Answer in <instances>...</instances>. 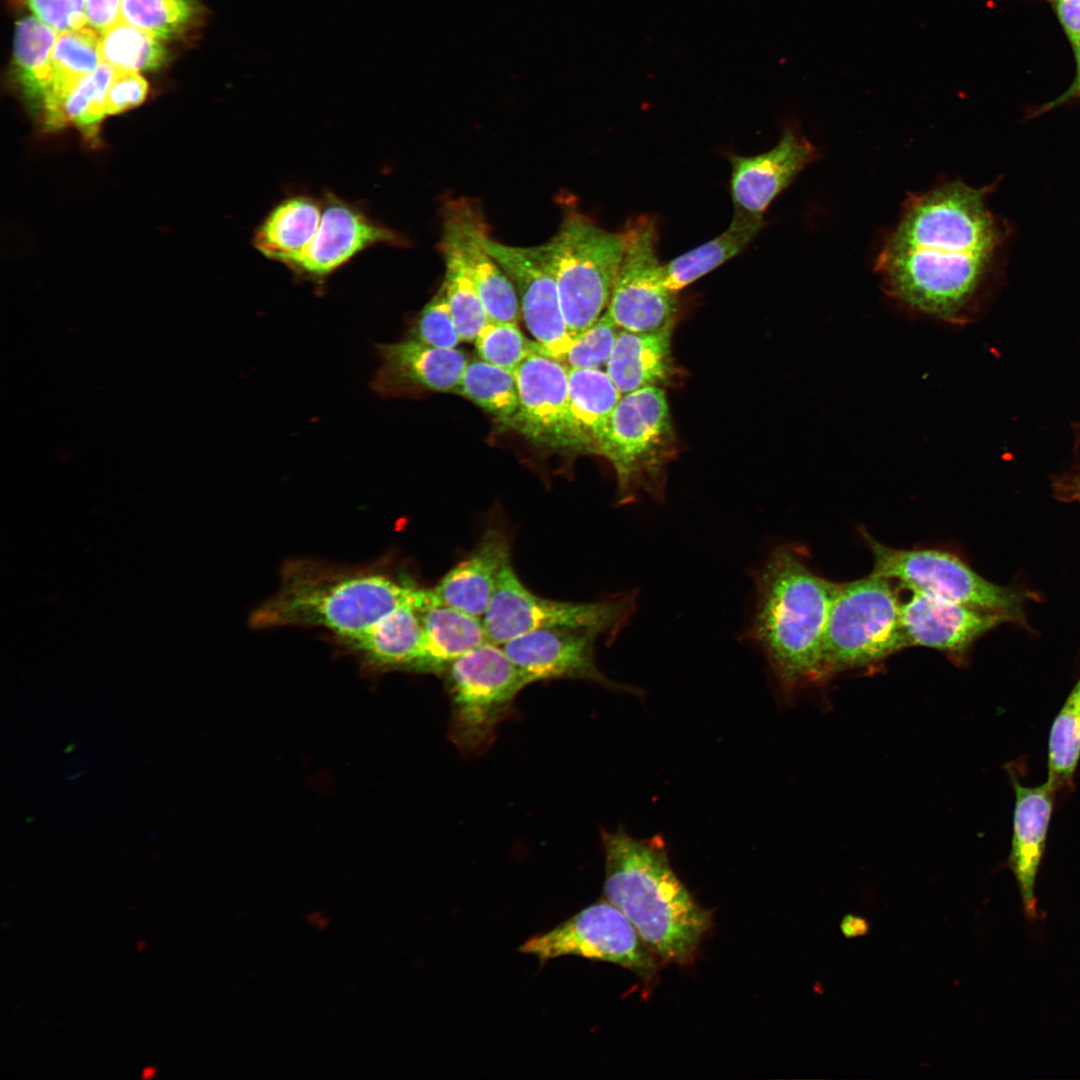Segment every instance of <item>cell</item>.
<instances>
[{
    "mask_svg": "<svg viewBox=\"0 0 1080 1080\" xmlns=\"http://www.w3.org/2000/svg\"><path fill=\"white\" fill-rule=\"evenodd\" d=\"M989 192L955 181L906 200L876 261L891 297L943 321L961 320L1003 241L986 205Z\"/></svg>",
    "mask_w": 1080,
    "mask_h": 1080,
    "instance_id": "cell-1",
    "label": "cell"
},
{
    "mask_svg": "<svg viewBox=\"0 0 1080 1080\" xmlns=\"http://www.w3.org/2000/svg\"><path fill=\"white\" fill-rule=\"evenodd\" d=\"M603 893L633 924L664 963L688 965L712 925L673 870L664 839L635 838L624 830L602 831Z\"/></svg>",
    "mask_w": 1080,
    "mask_h": 1080,
    "instance_id": "cell-2",
    "label": "cell"
},
{
    "mask_svg": "<svg viewBox=\"0 0 1080 1080\" xmlns=\"http://www.w3.org/2000/svg\"><path fill=\"white\" fill-rule=\"evenodd\" d=\"M753 579L754 609L744 639L762 651L786 692L821 682L824 633L838 583L812 571L792 545L775 548Z\"/></svg>",
    "mask_w": 1080,
    "mask_h": 1080,
    "instance_id": "cell-3",
    "label": "cell"
},
{
    "mask_svg": "<svg viewBox=\"0 0 1080 1080\" xmlns=\"http://www.w3.org/2000/svg\"><path fill=\"white\" fill-rule=\"evenodd\" d=\"M425 589L376 570L349 569L313 560H293L278 591L252 615L257 628L284 625L326 628L353 642Z\"/></svg>",
    "mask_w": 1080,
    "mask_h": 1080,
    "instance_id": "cell-4",
    "label": "cell"
},
{
    "mask_svg": "<svg viewBox=\"0 0 1080 1080\" xmlns=\"http://www.w3.org/2000/svg\"><path fill=\"white\" fill-rule=\"evenodd\" d=\"M892 580L874 574L838 583L822 646L820 681L873 666L908 648Z\"/></svg>",
    "mask_w": 1080,
    "mask_h": 1080,
    "instance_id": "cell-5",
    "label": "cell"
},
{
    "mask_svg": "<svg viewBox=\"0 0 1080 1080\" xmlns=\"http://www.w3.org/2000/svg\"><path fill=\"white\" fill-rule=\"evenodd\" d=\"M544 244L563 316L575 340L608 306L623 258V235L603 229L578 211H570Z\"/></svg>",
    "mask_w": 1080,
    "mask_h": 1080,
    "instance_id": "cell-6",
    "label": "cell"
},
{
    "mask_svg": "<svg viewBox=\"0 0 1080 1080\" xmlns=\"http://www.w3.org/2000/svg\"><path fill=\"white\" fill-rule=\"evenodd\" d=\"M674 431L662 387H647L622 395L602 436L599 454L613 466L619 503L642 492L662 496L664 468L672 456Z\"/></svg>",
    "mask_w": 1080,
    "mask_h": 1080,
    "instance_id": "cell-7",
    "label": "cell"
},
{
    "mask_svg": "<svg viewBox=\"0 0 1080 1080\" xmlns=\"http://www.w3.org/2000/svg\"><path fill=\"white\" fill-rule=\"evenodd\" d=\"M443 674L451 700L449 738L463 753L479 754L528 684L502 645L491 641L457 658Z\"/></svg>",
    "mask_w": 1080,
    "mask_h": 1080,
    "instance_id": "cell-8",
    "label": "cell"
},
{
    "mask_svg": "<svg viewBox=\"0 0 1080 1080\" xmlns=\"http://www.w3.org/2000/svg\"><path fill=\"white\" fill-rule=\"evenodd\" d=\"M635 592L596 602H568L540 597L519 579L512 564L502 571L482 617L489 641L503 645L537 629L589 630L613 639L636 610Z\"/></svg>",
    "mask_w": 1080,
    "mask_h": 1080,
    "instance_id": "cell-9",
    "label": "cell"
},
{
    "mask_svg": "<svg viewBox=\"0 0 1080 1080\" xmlns=\"http://www.w3.org/2000/svg\"><path fill=\"white\" fill-rule=\"evenodd\" d=\"M873 557L872 573L921 592L975 609L1009 615L1024 623L1026 593L1000 586L976 573L954 554L937 549L886 546L862 529Z\"/></svg>",
    "mask_w": 1080,
    "mask_h": 1080,
    "instance_id": "cell-10",
    "label": "cell"
},
{
    "mask_svg": "<svg viewBox=\"0 0 1080 1080\" xmlns=\"http://www.w3.org/2000/svg\"><path fill=\"white\" fill-rule=\"evenodd\" d=\"M541 961L578 956L629 969L643 980L656 975L660 958L629 919L605 899L593 903L553 929L531 937L519 948Z\"/></svg>",
    "mask_w": 1080,
    "mask_h": 1080,
    "instance_id": "cell-11",
    "label": "cell"
},
{
    "mask_svg": "<svg viewBox=\"0 0 1080 1080\" xmlns=\"http://www.w3.org/2000/svg\"><path fill=\"white\" fill-rule=\"evenodd\" d=\"M624 251L606 312L618 328L632 332L672 329L676 292L663 278L658 258L659 230L655 216L629 219L622 231Z\"/></svg>",
    "mask_w": 1080,
    "mask_h": 1080,
    "instance_id": "cell-12",
    "label": "cell"
},
{
    "mask_svg": "<svg viewBox=\"0 0 1080 1080\" xmlns=\"http://www.w3.org/2000/svg\"><path fill=\"white\" fill-rule=\"evenodd\" d=\"M514 375L519 394L515 430L552 449L595 453L573 417L568 368L560 360L536 351L521 363Z\"/></svg>",
    "mask_w": 1080,
    "mask_h": 1080,
    "instance_id": "cell-13",
    "label": "cell"
},
{
    "mask_svg": "<svg viewBox=\"0 0 1080 1080\" xmlns=\"http://www.w3.org/2000/svg\"><path fill=\"white\" fill-rule=\"evenodd\" d=\"M486 245L514 286L530 334L543 353L560 360L574 339L563 316L545 244L521 247L488 237Z\"/></svg>",
    "mask_w": 1080,
    "mask_h": 1080,
    "instance_id": "cell-14",
    "label": "cell"
},
{
    "mask_svg": "<svg viewBox=\"0 0 1080 1080\" xmlns=\"http://www.w3.org/2000/svg\"><path fill=\"white\" fill-rule=\"evenodd\" d=\"M441 216V236L459 250L489 321L517 323L521 315L517 293L487 248L488 224L479 202L467 197L450 199L443 205Z\"/></svg>",
    "mask_w": 1080,
    "mask_h": 1080,
    "instance_id": "cell-15",
    "label": "cell"
},
{
    "mask_svg": "<svg viewBox=\"0 0 1080 1080\" xmlns=\"http://www.w3.org/2000/svg\"><path fill=\"white\" fill-rule=\"evenodd\" d=\"M321 201L318 229L301 257L289 268L297 277L320 284L364 249L380 243L406 244L399 233L332 193H326Z\"/></svg>",
    "mask_w": 1080,
    "mask_h": 1080,
    "instance_id": "cell-16",
    "label": "cell"
},
{
    "mask_svg": "<svg viewBox=\"0 0 1080 1080\" xmlns=\"http://www.w3.org/2000/svg\"><path fill=\"white\" fill-rule=\"evenodd\" d=\"M598 636L589 630L537 629L509 640L502 647L527 684L552 679H580L616 690L635 692L631 687L613 682L597 667L594 643Z\"/></svg>",
    "mask_w": 1080,
    "mask_h": 1080,
    "instance_id": "cell-17",
    "label": "cell"
},
{
    "mask_svg": "<svg viewBox=\"0 0 1080 1080\" xmlns=\"http://www.w3.org/2000/svg\"><path fill=\"white\" fill-rule=\"evenodd\" d=\"M900 618L908 647L932 648L959 660L979 637L1002 623L1015 622L1006 614L916 591L901 603Z\"/></svg>",
    "mask_w": 1080,
    "mask_h": 1080,
    "instance_id": "cell-18",
    "label": "cell"
},
{
    "mask_svg": "<svg viewBox=\"0 0 1080 1080\" xmlns=\"http://www.w3.org/2000/svg\"><path fill=\"white\" fill-rule=\"evenodd\" d=\"M380 365L372 388L385 397L454 392L468 364L456 348H438L414 338L376 346Z\"/></svg>",
    "mask_w": 1080,
    "mask_h": 1080,
    "instance_id": "cell-19",
    "label": "cell"
},
{
    "mask_svg": "<svg viewBox=\"0 0 1080 1080\" xmlns=\"http://www.w3.org/2000/svg\"><path fill=\"white\" fill-rule=\"evenodd\" d=\"M816 156V148L791 128L766 152L753 156L730 154V191L735 209L763 217L772 201Z\"/></svg>",
    "mask_w": 1080,
    "mask_h": 1080,
    "instance_id": "cell-20",
    "label": "cell"
},
{
    "mask_svg": "<svg viewBox=\"0 0 1080 1080\" xmlns=\"http://www.w3.org/2000/svg\"><path fill=\"white\" fill-rule=\"evenodd\" d=\"M1015 793L1013 833L1007 866L1012 871L1029 921L1039 919L1035 883L1044 856L1055 789L1048 781L1035 787L1022 785L1010 773Z\"/></svg>",
    "mask_w": 1080,
    "mask_h": 1080,
    "instance_id": "cell-21",
    "label": "cell"
},
{
    "mask_svg": "<svg viewBox=\"0 0 1080 1080\" xmlns=\"http://www.w3.org/2000/svg\"><path fill=\"white\" fill-rule=\"evenodd\" d=\"M509 563V537L504 530L489 527L472 552L453 566L433 591L442 603L482 618Z\"/></svg>",
    "mask_w": 1080,
    "mask_h": 1080,
    "instance_id": "cell-22",
    "label": "cell"
},
{
    "mask_svg": "<svg viewBox=\"0 0 1080 1080\" xmlns=\"http://www.w3.org/2000/svg\"><path fill=\"white\" fill-rule=\"evenodd\" d=\"M672 329L632 332L620 329L606 373L625 395L647 387H661L672 376Z\"/></svg>",
    "mask_w": 1080,
    "mask_h": 1080,
    "instance_id": "cell-23",
    "label": "cell"
},
{
    "mask_svg": "<svg viewBox=\"0 0 1080 1080\" xmlns=\"http://www.w3.org/2000/svg\"><path fill=\"white\" fill-rule=\"evenodd\" d=\"M423 643L411 671L443 674L457 658L489 641L482 618L437 600L420 609Z\"/></svg>",
    "mask_w": 1080,
    "mask_h": 1080,
    "instance_id": "cell-24",
    "label": "cell"
},
{
    "mask_svg": "<svg viewBox=\"0 0 1080 1080\" xmlns=\"http://www.w3.org/2000/svg\"><path fill=\"white\" fill-rule=\"evenodd\" d=\"M437 599L433 589H426L420 599L399 606L351 643L375 666L411 670L423 643L420 609Z\"/></svg>",
    "mask_w": 1080,
    "mask_h": 1080,
    "instance_id": "cell-25",
    "label": "cell"
},
{
    "mask_svg": "<svg viewBox=\"0 0 1080 1080\" xmlns=\"http://www.w3.org/2000/svg\"><path fill=\"white\" fill-rule=\"evenodd\" d=\"M322 201L295 195L281 201L257 227L253 243L265 257L289 269L301 257L315 235Z\"/></svg>",
    "mask_w": 1080,
    "mask_h": 1080,
    "instance_id": "cell-26",
    "label": "cell"
},
{
    "mask_svg": "<svg viewBox=\"0 0 1080 1080\" xmlns=\"http://www.w3.org/2000/svg\"><path fill=\"white\" fill-rule=\"evenodd\" d=\"M763 226V217L735 209L719 236L662 264L666 286L678 292L742 252Z\"/></svg>",
    "mask_w": 1080,
    "mask_h": 1080,
    "instance_id": "cell-27",
    "label": "cell"
},
{
    "mask_svg": "<svg viewBox=\"0 0 1080 1080\" xmlns=\"http://www.w3.org/2000/svg\"><path fill=\"white\" fill-rule=\"evenodd\" d=\"M57 36L35 16L22 18L15 28L13 75L24 94L41 106L51 83V53Z\"/></svg>",
    "mask_w": 1080,
    "mask_h": 1080,
    "instance_id": "cell-28",
    "label": "cell"
},
{
    "mask_svg": "<svg viewBox=\"0 0 1080 1080\" xmlns=\"http://www.w3.org/2000/svg\"><path fill=\"white\" fill-rule=\"evenodd\" d=\"M100 33L90 27L59 33L51 53V83L44 98V114L100 64Z\"/></svg>",
    "mask_w": 1080,
    "mask_h": 1080,
    "instance_id": "cell-29",
    "label": "cell"
},
{
    "mask_svg": "<svg viewBox=\"0 0 1080 1080\" xmlns=\"http://www.w3.org/2000/svg\"><path fill=\"white\" fill-rule=\"evenodd\" d=\"M568 395L574 419L593 445L595 454H599L606 424L621 393L606 371L568 369Z\"/></svg>",
    "mask_w": 1080,
    "mask_h": 1080,
    "instance_id": "cell-30",
    "label": "cell"
},
{
    "mask_svg": "<svg viewBox=\"0 0 1080 1080\" xmlns=\"http://www.w3.org/2000/svg\"><path fill=\"white\" fill-rule=\"evenodd\" d=\"M454 393L470 400L514 429L519 394L514 373L481 359L469 361Z\"/></svg>",
    "mask_w": 1080,
    "mask_h": 1080,
    "instance_id": "cell-31",
    "label": "cell"
},
{
    "mask_svg": "<svg viewBox=\"0 0 1080 1080\" xmlns=\"http://www.w3.org/2000/svg\"><path fill=\"white\" fill-rule=\"evenodd\" d=\"M206 9L198 0H121L119 20L159 40L177 38L199 26Z\"/></svg>",
    "mask_w": 1080,
    "mask_h": 1080,
    "instance_id": "cell-32",
    "label": "cell"
},
{
    "mask_svg": "<svg viewBox=\"0 0 1080 1080\" xmlns=\"http://www.w3.org/2000/svg\"><path fill=\"white\" fill-rule=\"evenodd\" d=\"M439 248L445 265L443 285L454 322L462 341H474L489 321L482 300L454 243L441 236Z\"/></svg>",
    "mask_w": 1080,
    "mask_h": 1080,
    "instance_id": "cell-33",
    "label": "cell"
},
{
    "mask_svg": "<svg viewBox=\"0 0 1080 1080\" xmlns=\"http://www.w3.org/2000/svg\"><path fill=\"white\" fill-rule=\"evenodd\" d=\"M115 69L105 62L75 87L51 111L45 114V122L51 128H59L73 123L94 135L99 123L106 114V100Z\"/></svg>",
    "mask_w": 1080,
    "mask_h": 1080,
    "instance_id": "cell-34",
    "label": "cell"
},
{
    "mask_svg": "<svg viewBox=\"0 0 1080 1080\" xmlns=\"http://www.w3.org/2000/svg\"><path fill=\"white\" fill-rule=\"evenodd\" d=\"M1080 760V677L1056 715L1048 741V779L1056 792L1071 791Z\"/></svg>",
    "mask_w": 1080,
    "mask_h": 1080,
    "instance_id": "cell-35",
    "label": "cell"
},
{
    "mask_svg": "<svg viewBox=\"0 0 1080 1080\" xmlns=\"http://www.w3.org/2000/svg\"><path fill=\"white\" fill-rule=\"evenodd\" d=\"M161 41L118 20L100 33L101 61L118 71L139 73L158 69L168 55Z\"/></svg>",
    "mask_w": 1080,
    "mask_h": 1080,
    "instance_id": "cell-36",
    "label": "cell"
},
{
    "mask_svg": "<svg viewBox=\"0 0 1080 1080\" xmlns=\"http://www.w3.org/2000/svg\"><path fill=\"white\" fill-rule=\"evenodd\" d=\"M479 358L492 365L515 373L532 353L541 351L518 328L517 323L488 321L474 340Z\"/></svg>",
    "mask_w": 1080,
    "mask_h": 1080,
    "instance_id": "cell-37",
    "label": "cell"
},
{
    "mask_svg": "<svg viewBox=\"0 0 1080 1080\" xmlns=\"http://www.w3.org/2000/svg\"><path fill=\"white\" fill-rule=\"evenodd\" d=\"M619 331L605 311L574 340L560 361L568 369H601L610 358Z\"/></svg>",
    "mask_w": 1080,
    "mask_h": 1080,
    "instance_id": "cell-38",
    "label": "cell"
},
{
    "mask_svg": "<svg viewBox=\"0 0 1080 1080\" xmlns=\"http://www.w3.org/2000/svg\"><path fill=\"white\" fill-rule=\"evenodd\" d=\"M410 333L412 338L438 348H456L462 341L443 283L415 317Z\"/></svg>",
    "mask_w": 1080,
    "mask_h": 1080,
    "instance_id": "cell-39",
    "label": "cell"
},
{
    "mask_svg": "<svg viewBox=\"0 0 1080 1080\" xmlns=\"http://www.w3.org/2000/svg\"><path fill=\"white\" fill-rule=\"evenodd\" d=\"M58 34L87 24L85 0H17Z\"/></svg>",
    "mask_w": 1080,
    "mask_h": 1080,
    "instance_id": "cell-40",
    "label": "cell"
},
{
    "mask_svg": "<svg viewBox=\"0 0 1080 1080\" xmlns=\"http://www.w3.org/2000/svg\"><path fill=\"white\" fill-rule=\"evenodd\" d=\"M147 93L148 84L139 73L115 70L107 93L106 114L136 107L144 101Z\"/></svg>",
    "mask_w": 1080,
    "mask_h": 1080,
    "instance_id": "cell-41",
    "label": "cell"
},
{
    "mask_svg": "<svg viewBox=\"0 0 1080 1080\" xmlns=\"http://www.w3.org/2000/svg\"><path fill=\"white\" fill-rule=\"evenodd\" d=\"M121 0H85L87 24L102 33L119 20Z\"/></svg>",
    "mask_w": 1080,
    "mask_h": 1080,
    "instance_id": "cell-42",
    "label": "cell"
},
{
    "mask_svg": "<svg viewBox=\"0 0 1080 1080\" xmlns=\"http://www.w3.org/2000/svg\"><path fill=\"white\" fill-rule=\"evenodd\" d=\"M1073 48L1080 42V0H1049Z\"/></svg>",
    "mask_w": 1080,
    "mask_h": 1080,
    "instance_id": "cell-43",
    "label": "cell"
},
{
    "mask_svg": "<svg viewBox=\"0 0 1080 1080\" xmlns=\"http://www.w3.org/2000/svg\"><path fill=\"white\" fill-rule=\"evenodd\" d=\"M840 932L847 939H855L866 936L870 931V923L864 916L847 913L840 920Z\"/></svg>",
    "mask_w": 1080,
    "mask_h": 1080,
    "instance_id": "cell-44",
    "label": "cell"
},
{
    "mask_svg": "<svg viewBox=\"0 0 1080 1080\" xmlns=\"http://www.w3.org/2000/svg\"><path fill=\"white\" fill-rule=\"evenodd\" d=\"M1074 52H1075V58H1076V74H1075V77H1074V80H1073L1072 84L1058 98L1044 104L1039 110H1037L1036 111L1037 115H1039L1041 113H1044V112H1047V111L1051 110L1052 108H1055V107H1057V106H1059L1061 104H1064L1065 102H1067L1069 100H1072V99H1075V98H1080V42L1077 45V47L1074 49Z\"/></svg>",
    "mask_w": 1080,
    "mask_h": 1080,
    "instance_id": "cell-45",
    "label": "cell"
},
{
    "mask_svg": "<svg viewBox=\"0 0 1080 1080\" xmlns=\"http://www.w3.org/2000/svg\"><path fill=\"white\" fill-rule=\"evenodd\" d=\"M306 922L318 931L327 930L331 925V918L321 910H314L306 914Z\"/></svg>",
    "mask_w": 1080,
    "mask_h": 1080,
    "instance_id": "cell-46",
    "label": "cell"
},
{
    "mask_svg": "<svg viewBox=\"0 0 1080 1080\" xmlns=\"http://www.w3.org/2000/svg\"><path fill=\"white\" fill-rule=\"evenodd\" d=\"M1069 496L1071 497V499L1080 500V477L1076 481V485L1074 486L1073 491L1070 492Z\"/></svg>",
    "mask_w": 1080,
    "mask_h": 1080,
    "instance_id": "cell-47",
    "label": "cell"
},
{
    "mask_svg": "<svg viewBox=\"0 0 1080 1080\" xmlns=\"http://www.w3.org/2000/svg\"><path fill=\"white\" fill-rule=\"evenodd\" d=\"M154 1073H155V1070H154V1068H152V1067H147V1068H145V1069L143 1070V1073H142V1077H143V1078H150V1077H152V1076L154 1075Z\"/></svg>",
    "mask_w": 1080,
    "mask_h": 1080,
    "instance_id": "cell-48",
    "label": "cell"
}]
</instances>
